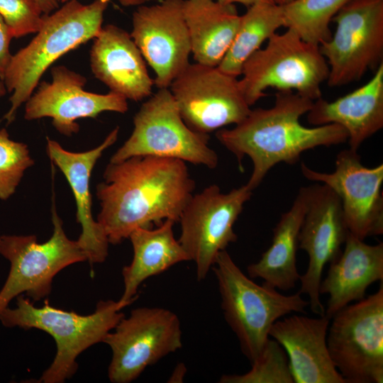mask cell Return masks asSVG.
I'll return each mask as SVG.
<instances>
[{"label": "cell", "instance_id": "44dd1931", "mask_svg": "<svg viewBox=\"0 0 383 383\" xmlns=\"http://www.w3.org/2000/svg\"><path fill=\"white\" fill-rule=\"evenodd\" d=\"M344 249L330 263L319 292L329 296L325 315L331 320L338 311L365 298L367 289L383 280V243L368 245L348 233Z\"/></svg>", "mask_w": 383, "mask_h": 383}, {"label": "cell", "instance_id": "8fae6325", "mask_svg": "<svg viewBox=\"0 0 383 383\" xmlns=\"http://www.w3.org/2000/svg\"><path fill=\"white\" fill-rule=\"evenodd\" d=\"M334 35L319 45L330 87L359 80L383 62V0H350L332 19Z\"/></svg>", "mask_w": 383, "mask_h": 383}, {"label": "cell", "instance_id": "d6a6232c", "mask_svg": "<svg viewBox=\"0 0 383 383\" xmlns=\"http://www.w3.org/2000/svg\"><path fill=\"white\" fill-rule=\"evenodd\" d=\"M186 367L184 364L180 363L176 366L174 368L170 378L169 379L170 382H182V379L186 374Z\"/></svg>", "mask_w": 383, "mask_h": 383}, {"label": "cell", "instance_id": "4dcf8cb0", "mask_svg": "<svg viewBox=\"0 0 383 383\" xmlns=\"http://www.w3.org/2000/svg\"><path fill=\"white\" fill-rule=\"evenodd\" d=\"M13 35L0 15V79L3 81L4 74L12 55L10 52V43Z\"/></svg>", "mask_w": 383, "mask_h": 383}, {"label": "cell", "instance_id": "d590c367", "mask_svg": "<svg viewBox=\"0 0 383 383\" xmlns=\"http://www.w3.org/2000/svg\"><path fill=\"white\" fill-rule=\"evenodd\" d=\"M6 91L4 82L0 79V96L5 95Z\"/></svg>", "mask_w": 383, "mask_h": 383}, {"label": "cell", "instance_id": "d6986e66", "mask_svg": "<svg viewBox=\"0 0 383 383\" xmlns=\"http://www.w3.org/2000/svg\"><path fill=\"white\" fill-rule=\"evenodd\" d=\"M329 324L326 315H292L272 326L269 335L286 352L294 383H345L328 352Z\"/></svg>", "mask_w": 383, "mask_h": 383}, {"label": "cell", "instance_id": "4316f807", "mask_svg": "<svg viewBox=\"0 0 383 383\" xmlns=\"http://www.w3.org/2000/svg\"><path fill=\"white\" fill-rule=\"evenodd\" d=\"M350 0H292L281 5L283 26L319 45L332 36L330 23Z\"/></svg>", "mask_w": 383, "mask_h": 383}, {"label": "cell", "instance_id": "836d02e7", "mask_svg": "<svg viewBox=\"0 0 383 383\" xmlns=\"http://www.w3.org/2000/svg\"><path fill=\"white\" fill-rule=\"evenodd\" d=\"M59 3H66L71 0H57ZM148 0H118L120 4L123 6H138L143 4Z\"/></svg>", "mask_w": 383, "mask_h": 383}, {"label": "cell", "instance_id": "484cf974", "mask_svg": "<svg viewBox=\"0 0 383 383\" xmlns=\"http://www.w3.org/2000/svg\"><path fill=\"white\" fill-rule=\"evenodd\" d=\"M282 26L281 5L273 0H261L250 6L240 16L234 40L218 67L238 77L245 61Z\"/></svg>", "mask_w": 383, "mask_h": 383}, {"label": "cell", "instance_id": "f546056e", "mask_svg": "<svg viewBox=\"0 0 383 383\" xmlns=\"http://www.w3.org/2000/svg\"><path fill=\"white\" fill-rule=\"evenodd\" d=\"M0 15L13 38H21L37 33L44 14L36 0H0Z\"/></svg>", "mask_w": 383, "mask_h": 383}, {"label": "cell", "instance_id": "7a4b0ae2", "mask_svg": "<svg viewBox=\"0 0 383 383\" xmlns=\"http://www.w3.org/2000/svg\"><path fill=\"white\" fill-rule=\"evenodd\" d=\"M313 102L292 90L278 91L271 108L251 109L233 128L216 131L217 140L235 156L240 168L245 156L251 159L252 172L246 185L252 191L275 165L295 164L306 150L348 140L347 131L338 124L307 128L300 123Z\"/></svg>", "mask_w": 383, "mask_h": 383}, {"label": "cell", "instance_id": "ac0fdd59", "mask_svg": "<svg viewBox=\"0 0 383 383\" xmlns=\"http://www.w3.org/2000/svg\"><path fill=\"white\" fill-rule=\"evenodd\" d=\"M90 67L110 91L127 100L139 101L152 94L154 79L142 53L131 34L117 26H102L94 38Z\"/></svg>", "mask_w": 383, "mask_h": 383}, {"label": "cell", "instance_id": "e0dca14e", "mask_svg": "<svg viewBox=\"0 0 383 383\" xmlns=\"http://www.w3.org/2000/svg\"><path fill=\"white\" fill-rule=\"evenodd\" d=\"M51 75L52 81L41 82L26 101L25 119L50 117L59 133L71 136L79 130V118H96L104 111L124 113L128 109L127 99L121 95L85 91L87 79L65 66L52 67Z\"/></svg>", "mask_w": 383, "mask_h": 383}, {"label": "cell", "instance_id": "30bf717a", "mask_svg": "<svg viewBox=\"0 0 383 383\" xmlns=\"http://www.w3.org/2000/svg\"><path fill=\"white\" fill-rule=\"evenodd\" d=\"M104 340L112 352L108 376L113 383H129L148 366L182 347L178 316L161 307H139L125 316Z\"/></svg>", "mask_w": 383, "mask_h": 383}, {"label": "cell", "instance_id": "9a60e30c", "mask_svg": "<svg viewBox=\"0 0 383 383\" xmlns=\"http://www.w3.org/2000/svg\"><path fill=\"white\" fill-rule=\"evenodd\" d=\"M184 0L140 5L133 13L130 33L153 70L157 89L169 88L189 65L192 48L183 14Z\"/></svg>", "mask_w": 383, "mask_h": 383}, {"label": "cell", "instance_id": "8992f818", "mask_svg": "<svg viewBox=\"0 0 383 383\" xmlns=\"http://www.w3.org/2000/svg\"><path fill=\"white\" fill-rule=\"evenodd\" d=\"M329 68L319 45L302 40L293 30L275 33L264 48L254 52L243 63L239 79L250 106L265 96L268 88L292 90L315 101Z\"/></svg>", "mask_w": 383, "mask_h": 383}, {"label": "cell", "instance_id": "5bb4252c", "mask_svg": "<svg viewBox=\"0 0 383 383\" xmlns=\"http://www.w3.org/2000/svg\"><path fill=\"white\" fill-rule=\"evenodd\" d=\"M357 151H340L331 173L316 171L304 162L301 172L305 178L327 185L338 195L349 233L364 240L383 233V165L364 166Z\"/></svg>", "mask_w": 383, "mask_h": 383}, {"label": "cell", "instance_id": "cb8c5ba5", "mask_svg": "<svg viewBox=\"0 0 383 383\" xmlns=\"http://www.w3.org/2000/svg\"><path fill=\"white\" fill-rule=\"evenodd\" d=\"M183 14L194 60L218 67L239 27L235 6L217 0H184Z\"/></svg>", "mask_w": 383, "mask_h": 383}, {"label": "cell", "instance_id": "9c48e42d", "mask_svg": "<svg viewBox=\"0 0 383 383\" xmlns=\"http://www.w3.org/2000/svg\"><path fill=\"white\" fill-rule=\"evenodd\" d=\"M52 222V234L43 243L34 235L0 236V254L11 263L0 290V313L23 293L34 301L48 296L58 272L74 263L87 260L77 240H70L65 234L54 205Z\"/></svg>", "mask_w": 383, "mask_h": 383}, {"label": "cell", "instance_id": "ba28073f", "mask_svg": "<svg viewBox=\"0 0 383 383\" xmlns=\"http://www.w3.org/2000/svg\"><path fill=\"white\" fill-rule=\"evenodd\" d=\"M327 345L345 383L383 382V284L331 318Z\"/></svg>", "mask_w": 383, "mask_h": 383}, {"label": "cell", "instance_id": "603a6c76", "mask_svg": "<svg viewBox=\"0 0 383 383\" xmlns=\"http://www.w3.org/2000/svg\"><path fill=\"white\" fill-rule=\"evenodd\" d=\"M311 185L301 187L289 210L282 214L273 229L272 243L260 260L247 267L248 277L260 278L276 289L294 288L300 274L296 267L298 236L307 211Z\"/></svg>", "mask_w": 383, "mask_h": 383}, {"label": "cell", "instance_id": "83f0119b", "mask_svg": "<svg viewBox=\"0 0 383 383\" xmlns=\"http://www.w3.org/2000/svg\"><path fill=\"white\" fill-rule=\"evenodd\" d=\"M252 368L242 374H223L220 383H294L287 355L273 338L267 340Z\"/></svg>", "mask_w": 383, "mask_h": 383}, {"label": "cell", "instance_id": "e575fe53", "mask_svg": "<svg viewBox=\"0 0 383 383\" xmlns=\"http://www.w3.org/2000/svg\"><path fill=\"white\" fill-rule=\"evenodd\" d=\"M217 1L223 4H234L235 3H238L247 7H249L253 4L261 0H217Z\"/></svg>", "mask_w": 383, "mask_h": 383}, {"label": "cell", "instance_id": "1f68e13d", "mask_svg": "<svg viewBox=\"0 0 383 383\" xmlns=\"http://www.w3.org/2000/svg\"><path fill=\"white\" fill-rule=\"evenodd\" d=\"M43 14H49L59 8L57 0H36Z\"/></svg>", "mask_w": 383, "mask_h": 383}, {"label": "cell", "instance_id": "8d00e7d4", "mask_svg": "<svg viewBox=\"0 0 383 383\" xmlns=\"http://www.w3.org/2000/svg\"><path fill=\"white\" fill-rule=\"evenodd\" d=\"M292 0H273V1L278 5H284Z\"/></svg>", "mask_w": 383, "mask_h": 383}, {"label": "cell", "instance_id": "4fadbf2b", "mask_svg": "<svg viewBox=\"0 0 383 383\" xmlns=\"http://www.w3.org/2000/svg\"><path fill=\"white\" fill-rule=\"evenodd\" d=\"M169 89L184 123L198 133L209 134L236 125L251 110L238 77L218 67L189 63Z\"/></svg>", "mask_w": 383, "mask_h": 383}, {"label": "cell", "instance_id": "7c38bea8", "mask_svg": "<svg viewBox=\"0 0 383 383\" xmlns=\"http://www.w3.org/2000/svg\"><path fill=\"white\" fill-rule=\"evenodd\" d=\"M252 192L245 184L223 193L211 184L193 194L184 208L178 241L195 263L198 281L206 277L218 253L237 240L233 226Z\"/></svg>", "mask_w": 383, "mask_h": 383}, {"label": "cell", "instance_id": "d4e9b609", "mask_svg": "<svg viewBox=\"0 0 383 383\" xmlns=\"http://www.w3.org/2000/svg\"><path fill=\"white\" fill-rule=\"evenodd\" d=\"M174 222L167 219L157 228H138L129 235L133 256L122 270L124 284L120 301L128 306L136 297L139 287L150 277L164 272L173 265L190 261L173 233Z\"/></svg>", "mask_w": 383, "mask_h": 383}, {"label": "cell", "instance_id": "277c9868", "mask_svg": "<svg viewBox=\"0 0 383 383\" xmlns=\"http://www.w3.org/2000/svg\"><path fill=\"white\" fill-rule=\"evenodd\" d=\"M16 301V308L6 307L0 313L1 324L7 328L43 331L56 343L55 358L38 381L43 383H62L71 378L78 368L77 357L104 341L124 316L121 310L128 306L119 300H101L92 313L84 316L53 307L48 300L41 307H35L21 294Z\"/></svg>", "mask_w": 383, "mask_h": 383}, {"label": "cell", "instance_id": "f1b7e54d", "mask_svg": "<svg viewBox=\"0 0 383 383\" xmlns=\"http://www.w3.org/2000/svg\"><path fill=\"white\" fill-rule=\"evenodd\" d=\"M33 164L27 145L11 140L6 128L0 129V199L15 192L24 172Z\"/></svg>", "mask_w": 383, "mask_h": 383}, {"label": "cell", "instance_id": "ffe728a7", "mask_svg": "<svg viewBox=\"0 0 383 383\" xmlns=\"http://www.w3.org/2000/svg\"><path fill=\"white\" fill-rule=\"evenodd\" d=\"M118 131L119 128H115L99 145L79 152L68 151L55 140L47 138L48 155L63 173L73 192L77 206L76 219L82 227L77 242L91 265L106 260L109 243L92 216L90 177L104 151L116 141Z\"/></svg>", "mask_w": 383, "mask_h": 383}, {"label": "cell", "instance_id": "52a82bcc", "mask_svg": "<svg viewBox=\"0 0 383 383\" xmlns=\"http://www.w3.org/2000/svg\"><path fill=\"white\" fill-rule=\"evenodd\" d=\"M209 141V134L196 132L184 123L169 88L158 89L135 114L131 135L110 162L149 155L214 169L218 157Z\"/></svg>", "mask_w": 383, "mask_h": 383}, {"label": "cell", "instance_id": "3957f363", "mask_svg": "<svg viewBox=\"0 0 383 383\" xmlns=\"http://www.w3.org/2000/svg\"><path fill=\"white\" fill-rule=\"evenodd\" d=\"M111 0L82 4L71 0L49 14L37 35L11 58L3 82L11 107L1 120L11 123L18 108L30 98L48 67L57 59L91 39L102 28L104 13Z\"/></svg>", "mask_w": 383, "mask_h": 383}, {"label": "cell", "instance_id": "2e32d148", "mask_svg": "<svg viewBox=\"0 0 383 383\" xmlns=\"http://www.w3.org/2000/svg\"><path fill=\"white\" fill-rule=\"evenodd\" d=\"M309 206L298 236V248L309 255L308 267L300 276L299 292L309 298V306L318 316L325 315L319 287L325 266L340 255L349 233L338 195L327 185H311Z\"/></svg>", "mask_w": 383, "mask_h": 383}, {"label": "cell", "instance_id": "5b68a950", "mask_svg": "<svg viewBox=\"0 0 383 383\" xmlns=\"http://www.w3.org/2000/svg\"><path fill=\"white\" fill-rule=\"evenodd\" d=\"M211 270L217 279L225 320L250 364L262 353L277 320L293 312L304 313L309 306L299 292L284 295L265 284L255 283L226 250L218 253Z\"/></svg>", "mask_w": 383, "mask_h": 383}, {"label": "cell", "instance_id": "6da1fadb", "mask_svg": "<svg viewBox=\"0 0 383 383\" xmlns=\"http://www.w3.org/2000/svg\"><path fill=\"white\" fill-rule=\"evenodd\" d=\"M194 189L180 160L144 155L110 162L96 187L101 206L96 221L109 243L117 245L136 228L167 219L178 222Z\"/></svg>", "mask_w": 383, "mask_h": 383}, {"label": "cell", "instance_id": "7402d4cb", "mask_svg": "<svg viewBox=\"0 0 383 383\" xmlns=\"http://www.w3.org/2000/svg\"><path fill=\"white\" fill-rule=\"evenodd\" d=\"M307 121L314 126L335 123L348 133L350 148L357 150L383 128V62L364 85L333 101H313Z\"/></svg>", "mask_w": 383, "mask_h": 383}]
</instances>
